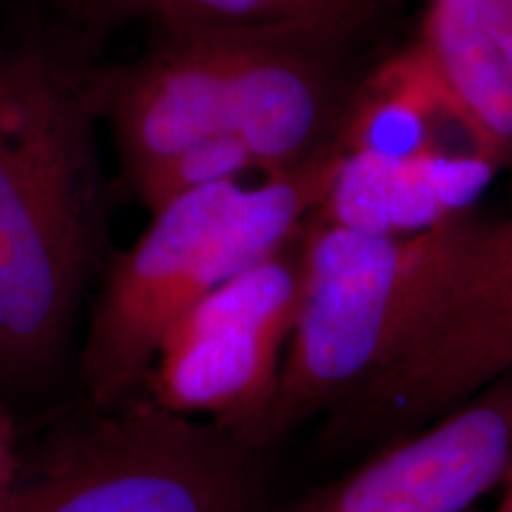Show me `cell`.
I'll return each instance as SVG.
<instances>
[{
    "label": "cell",
    "instance_id": "cell-1",
    "mask_svg": "<svg viewBox=\"0 0 512 512\" xmlns=\"http://www.w3.org/2000/svg\"><path fill=\"white\" fill-rule=\"evenodd\" d=\"M91 72L24 43L0 55V401L36 399L67 363L107 247Z\"/></svg>",
    "mask_w": 512,
    "mask_h": 512
},
{
    "label": "cell",
    "instance_id": "cell-2",
    "mask_svg": "<svg viewBox=\"0 0 512 512\" xmlns=\"http://www.w3.org/2000/svg\"><path fill=\"white\" fill-rule=\"evenodd\" d=\"M489 223L475 211L408 238L311 221L278 387L247 444L268 448L387 370L437 311Z\"/></svg>",
    "mask_w": 512,
    "mask_h": 512
},
{
    "label": "cell",
    "instance_id": "cell-3",
    "mask_svg": "<svg viewBox=\"0 0 512 512\" xmlns=\"http://www.w3.org/2000/svg\"><path fill=\"white\" fill-rule=\"evenodd\" d=\"M264 453L143 392L50 432L19 460L0 512H266Z\"/></svg>",
    "mask_w": 512,
    "mask_h": 512
},
{
    "label": "cell",
    "instance_id": "cell-4",
    "mask_svg": "<svg viewBox=\"0 0 512 512\" xmlns=\"http://www.w3.org/2000/svg\"><path fill=\"white\" fill-rule=\"evenodd\" d=\"M512 373V216L489 223L437 311L387 370L330 411L335 448H382Z\"/></svg>",
    "mask_w": 512,
    "mask_h": 512
},
{
    "label": "cell",
    "instance_id": "cell-5",
    "mask_svg": "<svg viewBox=\"0 0 512 512\" xmlns=\"http://www.w3.org/2000/svg\"><path fill=\"white\" fill-rule=\"evenodd\" d=\"M304 230L176 320L147 377L150 399L247 437L273 399L297 320Z\"/></svg>",
    "mask_w": 512,
    "mask_h": 512
},
{
    "label": "cell",
    "instance_id": "cell-6",
    "mask_svg": "<svg viewBox=\"0 0 512 512\" xmlns=\"http://www.w3.org/2000/svg\"><path fill=\"white\" fill-rule=\"evenodd\" d=\"M245 185L188 192L107 268L79 351L83 406L112 408L145 392L166 332L207 297L204 264Z\"/></svg>",
    "mask_w": 512,
    "mask_h": 512
},
{
    "label": "cell",
    "instance_id": "cell-7",
    "mask_svg": "<svg viewBox=\"0 0 512 512\" xmlns=\"http://www.w3.org/2000/svg\"><path fill=\"white\" fill-rule=\"evenodd\" d=\"M512 472V373L290 512H470Z\"/></svg>",
    "mask_w": 512,
    "mask_h": 512
},
{
    "label": "cell",
    "instance_id": "cell-8",
    "mask_svg": "<svg viewBox=\"0 0 512 512\" xmlns=\"http://www.w3.org/2000/svg\"><path fill=\"white\" fill-rule=\"evenodd\" d=\"M247 36H159L136 62L91 74L128 185L166 159L230 133V93Z\"/></svg>",
    "mask_w": 512,
    "mask_h": 512
},
{
    "label": "cell",
    "instance_id": "cell-9",
    "mask_svg": "<svg viewBox=\"0 0 512 512\" xmlns=\"http://www.w3.org/2000/svg\"><path fill=\"white\" fill-rule=\"evenodd\" d=\"M332 46L290 36H247L230 93V136L247 147L256 174L297 169L335 143L349 95Z\"/></svg>",
    "mask_w": 512,
    "mask_h": 512
},
{
    "label": "cell",
    "instance_id": "cell-10",
    "mask_svg": "<svg viewBox=\"0 0 512 512\" xmlns=\"http://www.w3.org/2000/svg\"><path fill=\"white\" fill-rule=\"evenodd\" d=\"M503 166L479 152H342L311 221L408 238L470 214Z\"/></svg>",
    "mask_w": 512,
    "mask_h": 512
},
{
    "label": "cell",
    "instance_id": "cell-11",
    "mask_svg": "<svg viewBox=\"0 0 512 512\" xmlns=\"http://www.w3.org/2000/svg\"><path fill=\"white\" fill-rule=\"evenodd\" d=\"M413 46L491 157L512 166V0H427Z\"/></svg>",
    "mask_w": 512,
    "mask_h": 512
},
{
    "label": "cell",
    "instance_id": "cell-12",
    "mask_svg": "<svg viewBox=\"0 0 512 512\" xmlns=\"http://www.w3.org/2000/svg\"><path fill=\"white\" fill-rule=\"evenodd\" d=\"M337 143L342 152H479L491 157L477 128L415 46L384 60L349 95Z\"/></svg>",
    "mask_w": 512,
    "mask_h": 512
},
{
    "label": "cell",
    "instance_id": "cell-13",
    "mask_svg": "<svg viewBox=\"0 0 512 512\" xmlns=\"http://www.w3.org/2000/svg\"><path fill=\"white\" fill-rule=\"evenodd\" d=\"M145 17L159 36H290L339 46L373 19L370 0H93Z\"/></svg>",
    "mask_w": 512,
    "mask_h": 512
},
{
    "label": "cell",
    "instance_id": "cell-14",
    "mask_svg": "<svg viewBox=\"0 0 512 512\" xmlns=\"http://www.w3.org/2000/svg\"><path fill=\"white\" fill-rule=\"evenodd\" d=\"M245 174H256L247 147L230 133H223V136L202 140V143L178 152L176 157L166 159L155 171L133 183L131 190L136 192L143 207L155 214L188 192L216 183L240 181V176Z\"/></svg>",
    "mask_w": 512,
    "mask_h": 512
},
{
    "label": "cell",
    "instance_id": "cell-15",
    "mask_svg": "<svg viewBox=\"0 0 512 512\" xmlns=\"http://www.w3.org/2000/svg\"><path fill=\"white\" fill-rule=\"evenodd\" d=\"M19 460H22V453L17 448L15 415H12L8 403L0 401V501H3L10 484L15 482Z\"/></svg>",
    "mask_w": 512,
    "mask_h": 512
},
{
    "label": "cell",
    "instance_id": "cell-16",
    "mask_svg": "<svg viewBox=\"0 0 512 512\" xmlns=\"http://www.w3.org/2000/svg\"><path fill=\"white\" fill-rule=\"evenodd\" d=\"M498 512H512V472L505 479V496L501 505H498Z\"/></svg>",
    "mask_w": 512,
    "mask_h": 512
},
{
    "label": "cell",
    "instance_id": "cell-17",
    "mask_svg": "<svg viewBox=\"0 0 512 512\" xmlns=\"http://www.w3.org/2000/svg\"><path fill=\"white\" fill-rule=\"evenodd\" d=\"M69 3H72V5H91L93 0H69Z\"/></svg>",
    "mask_w": 512,
    "mask_h": 512
}]
</instances>
